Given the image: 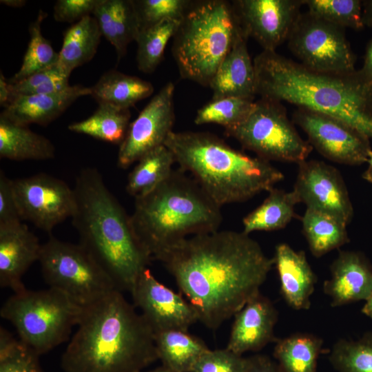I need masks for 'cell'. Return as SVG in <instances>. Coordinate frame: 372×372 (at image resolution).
Returning <instances> with one entry per match:
<instances>
[{
    "label": "cell",
    "mask_w": 372,
    "mask_h": 372,
    "mask_svg": "<svg viewBox=\"0 0 372 372\" xmlns=\"http://www.w3.org/2000/svg\"><path fill=\"white\" fill-rule=\"evenodd\" d=\"M154 260L172 275L198 321L211 330L260 293L273 266L249 234L229 230L186 238Z\"/></svg>",
    "instance_id": "cell-1"
},
{
    "label": "cell",
    "mask_w": 372,
    "mask_h": 372,
    "mask_svg": "<svg viewBox=\"0 0 372 372\" xmlns=\"http://www.w3.org/2000/svg\"><path fill=\"white\" fill-rule=\"evenodd\" d=\"M256 94L338 119L372 139V79L311 70L276 51L254 59Z\"/></svg>",
    "instance_id": "cell-2"
},
{
    "label": "cell",
    "mask_w": 372,
    "mask_h": 372,
    "mask_svg": "<svg viewBox=\"0 0 372 372\" xmlns=\"http://www.w3.org/2000/svg\"><path fill=\"white\" fill-rule=\"evenodd\" d=\"M77 327L63 372H142L158 359L154 331L119 290L83 307Z\"/></svg>",
    "instance_id": "cell-3"
},
{
    "label": "cell",
    "mask_w": 372,
    "mask_h": 372,
    "mask_svg": "<svg viewBox=\"0 0 372 372\" xmlns=\"http://www.w3.org/2000/svg\"><path fill=\"white\" fill-rule=\"evenodd\" d=\"M75 209L72 223L79 244L114 282L132 292L152 258L138 239L130 216L107 187L95 168L82 169L73 189Z\"/></svg>",
    "instance_id": "cell-4"
},
{
    "label": "cell",
    "mask_w": 372,
    "mask_h": 372,
    "mask_svg": "<svg viewBox=\"0 0 372 372\" xmlns=\"http://www.w3.org/2000/svg\"><path fill=\"white\" fill-rule=\"evenodd\" d=\"M164 145L220 207L269 192L285 178L270 161L245 154L208 132L173 131Z\"/></svg>",
    "instance_id": "cell-5"
},
{
    "label": "cell",
    "mask_w": 372,
    "mask_h": 372,
    "mask_svg": "<svg viewBox=\"0 0 372 372\" xmlns=\"http://www.w3.org/2000/svg\"><path fill=\"white\" fill-rule=\"evenodd\" d=\"M130 220L138 239L154 260L189 235L218 230L223 216L220 207L178 169L150 192L134 198Z\"/></svg>",
    "instance_id": "cell-6"
},
{
    "label": "cell",
    "mask_w": 372,
    "mask_h": 372,
    "mask_svg": "<svg viewBox=\"0 0 372 372\" xmlns=\"http://www.w3.org/2000/svg\"><path fill=\"white\" fill-rule=\"evenodd\" d=\"M240 30L231 3L192 1L174 36L172 53L180 76L209 86Z\"/></svg>",
    "instance_id": "cell-7"
},
{
    "label": "cell",
    "mask_w": 372,
    "mask_h": 372,
    "mask_svg": "<svg viewBox=\"0 0 372 372\" xmlns=\"http://www.w3.org/2000/svg\"><path fill=\"white\" fill-rule=\"evenodd\" d=\"M83 310L65 293L49 287L14 293L0 315L12 323L19 340L41 355L68 339Z\"/></svg>",
    "instance_id": "cell-8"
},
{
    "label": "cell",
    "mask_w": 372,
    "mask_h": 372,
    "mask_svg": "<svg viewBox=\"0 0 372 372\" xmlns=\"http://www.w3.org/2000/svg\"><path fill=\"white\" fill-rule=\"evenodd\" d=\"M39 262L49 287L61 291L81 307L118 290L110 277L80 244L50 236L41 245Z\"/></svg>",
    "instance_id": "cell-9"
},
{
    "label": "cell",
    "mask_w": 372,
    "mask_h": 372,
    "mask_svg": "<svg viewBox=\"0 0 372 372\" xmlns=\"http://www.w3.org/2000/svg\"><path fill=\"white\" fill-rule=\"evenodd\" d=\"M246 149L268 161L298 164L307 160L313 147L296 130L282 102L260 98L239 125L225 130Z\"/></svg>",
    "instance_id": "cell-10"
},
{
    "label": "cell",
    "mask_w": 372,
    "mask_h": 372,
    "mask_svg": "<svg viewBox=\"0 0 372 372\" xmlns=\"http://www.w3.org/2000/svg\"><path fill=\"white\" fill-rule=\"evenodd\" d=\"M287 41L299 63L311 70L347 73L356 70V58L346 37L345 28L308 11L300 13Z\"/></svg>",
    "instance_id": "cell-11"
},
{
    "label": "cell",
    "mask_w": 372,
    "mask_h": 372,
    "mask_svg": "<svg viewBox=\"0 0 372 372\" xmlns=\"http://www.w3.org/2000/svg\"><path fill=\"white\" fill-rule=\"evenodd\" d=\"M12 186L22 220L42 231L50 233L74 214V190L61 179L41 173L12 180Z\"/></svg>",
    "instance_id": "cell-12"
},
{
    "label": "cell",
    "mask_w": 372,
    "mask_h": 372,
    "mask_svg": "<svg viewBox=\"0 0 372 372\" xmlns=\"http://www.w3.org/2000/svg\"><path fill=\"white\" fill-rule=\"evenodd\" d=\"M293 122L305 132L312 147L332 162L360 165L372 152L369 138L331 116L297 107Z\"/></svg>",
    "instance_id": "cell-13"
},
{
    "label": "cell",
    "mask_w": 372,
    "mask_h": 372,
    "mask_svg": "<svg viewBox=\"0 0 372 372\" xmlns=\"http://www.w3.org/2000/svg\"><path fill=\"white\" fill-rule=\"evenodd\" d=\"M174 85L167 83L130 123L119 145L118 165L126 169L152 149L164 145L173 132Z\"/></svg>",
    "instance_id": "cell-14"
},
{
    "label": "cell",
    "mask_w": 372,
    "mask_h": 372,
    "mask_svg": "<svg viewBox=\"0 0 372 372\" xmlns=\"http://www.w3.org/2000/svg\"><path fill=\"white\" fill-rule=\"evenodd\" d=\"M293 191L307 208L336 216L347 225L353 216V207L340 172L331 165L318 160L298 164Z\"/></svg>",
    "instance_id": "cell-15"
},
{
    "label": "cell",
    "mask_w": 372,
    "mask_h": 372,
    "mask_svg": "<svg viewBox=\"0 0 372 372\" xmlns=\"http://www.w3.org/2000/svg\"><path fill=\"white\" fill-rule=\"evenodd\" d=\"M231 5L245 35L263 50L276 51L288 40L304 4L303 0H237Z\"/></svg>",
    "instance_id": "cell-16"
},
{
    "label": "cell",
    "mask_w": 372,
    "mask_h": 372,
    "mask_svg": "<svg viewBox=\"0 0 372 372\" xmlns=\"http://www.w3.org/2000/svg\"><path fill=\"white\" fill-rule=\"evenodd\" d=\"M130 293L134 306L140 309L154 333L187 331L198 321L196 310L183 294L161 283L148 268L141 273Z\"/></svg>",
    "instance_id": "cell-17"
},
{
    "label": "cell",
    "mask_w": 372,
    "mask_h": 372,
    "mask_svg": "<svg viewBox=\"0 0 372 372\" xmlns=\"http://www.w3.org/2000/svg\"><path fill=\"white\" fill-rule=\"evenodd\" d=\"M278 312L267 297L259 293L234 315L226 348L242 355L258 351L277 340L274 327Z\"/></svg>",
    "instance_id": "cell-18"
},
{
    "label": "cell",
    "mask_w": 372,
    "mask_h": 372,
    "mask_svg": "<svg viewBox=\"0 0 372 372\" xmlns=\"http://www.w3.org/2000/svg\"><path fill=\"white\" fill-rule=\"evenodd\" d=\"M330 278L323 283V291L337 307L366 300L372 293V267L358 251H340L330 266Z\"/></svg>",
    "instance_id": "cell-19"
},
{
    "label": "cell",
    "mask_w": 372,
    "mask_h": 372,
    "mask_svg": "<svg viewBox=\"0 0 372 372\" xmlns=\"http://www.w3.org/2000/svg\"><path fill=\"white\" fill-rule=\"evenodd\" d=\"M41 245L28 227L20 223L0 226V285L14 293L26 289L22 276L39 261Z\"/></svg>",
    "instance_id": "cell-20"
},
{
    "label": "cell",
    "mask_w": 372,
    "mask_h": 372,
    "mask_svg": "<svg viewBox=\"0 0 372 372\" xmlns=\"http://www.w3.org/2000/svg\"><path fill=\"white\" fill-rule=\"evenodd\" d=\"M90 94V87L76 85L55 93L15 96L4 107L0 117L23 126L32 123L46 125L78 98Z\"/></svg>",
    "instance_id": "cell-21"
},
{
    "label": "cell",
    "mask_w": 372,
    "mask_h": 372,
    "mask_svg": "<svg viewBox=\"0 0 372 372\" xmlns=\"http://www.w3.org/2000/svg\"><path fill=\"white\" fill-rule=\"evenodd\" d=\"M280 284V293L287 304L296 310H307L317 277L304 251H296L285 242L278 244L273 257Z\"/></svg>",
    "instance_id": "cell-22"
},
{
    "label": "cell",
    "mask_w": 372,
    "mask_h": 372,
    "mask_svg": "<svg viewBox=\"0 0 372 372\" xmlns=\"http://www.w3.org/2000/svg\"><path fill=\"white\" fill-rule=\"evenodd\" d=\"M247 39L240 28L232 48L209 86L213 92L212 99L224 97L254 99L255 70L247 45Z\"/></svg>",
    "instance_id": "cell-23"
},
{
    "label": "cell",
    "mask_w": 372,
    "mask_h": 372,
    "mask_svg": "<svg viewBox=\"0 0 372 372\" xmlns=\"http://www.w3.org/2000/svg\"><path fill=\"white\" fill-rule=\"evenodd\" d=\"M92 14L102 36L114 47L119 61L140 31L134 1L100 0Z\"/></svg>",
    "instance_id": "cell-24"
},
{
    "label": "cell",
    "mask_w": 372,
    "mask_h": 372,
    "mask_svg": "<svg viewBox=\"0 0 372 372\" xmlns=\"http://www.w3.org/2000/svg\"><path fill=\"white\" fill-rule=\"evenodd\" d=\"M102 34L96 19L86 16L63 33V44L56 65L66 76L90 61L95 55Z\"/></svg>",
    "instance_id": "cell-25"
},
{
    "label": "cell",
    "mask_w": 372,
    "mask_h": 372,
    "mask_svg": "<svg viewBox=\"0 0 372 372\" xmlns=\"http://www.w3.org/2000/svg\"><path fill=\"white\" fill-rule=\"evenodd\" d=\"M55 148L45 136L0 117V157L12 161L48 160Z\"/></svg>",
    "instance_id": "cell-26"
},
{
    "label": "cell",
    "mask_w": 372,
    "mask_h": 372,
    "mask_svg": "<svg viewBox=\"0 0 372 372\" xmlns=\"http://www.w3.org/2000/svg\"><path fill=\"white\" fill-rule=\"evenodd\" d=\"M158 359L175 372H192L199 358L209 349L200 338L187 331L170 330L154 333Z\"/></svg>",
    "instance_id": "cell-27"
},
{
    "label": "cell",
    "mask_w": 372,
    "mask_h": 372,
    "mask_svg": "<svg viewBox=\"0 0 372 372\" xmlns=\"http://www.w3.org/2000/svg\"><path fill=\"white\" fill-rule=\"evenodd\" d=\"M91 88V96L100 103L130 109L154 92L152 84L116 70L104 73Z\"/></svg>",
    "instance_id": "cell-28"
},
{
    "label": "cell",
    "mask_w": 372,
    "mask_h": 372,
    "mask_svg": "<svg viewBox=\"0 0 372 372\" xmlns=\"http://www.w3.org/2000/svg\"><path fill=\"white\" fill-rule=\"evenodd\" d=\"M302 231L311 254L320 258L349 242L347 225L331 214L307 208Z\"/></svg>",
    "instance_id": "cell-29"
},
{
    "label": "cell",
    "mask_w": 372,
    "mask_h": 372,
    "mask_svg": "<svg viewBox=\"0 0 372 372\" xmlns=\"http://www.w3.org/2000/svg\"><path fill=\"white\" fill-rule=\"evenodd\" d=\"M264 201L242 220L243 232L271 231L285 228L296 217L299 200L294 192L273 187Z\"/></svg>",
    "instance_id": "cell-30"
},
{
    "label": "cell",
    "mask_w": 372,
    "mask_h": 372,
    "mask_svg": "<svg viewBox=\"0 0 372 372\" xmlns=\"http://www.w3.org/2000/svg\"><path fill=\"white\" fill-rule=\"evenodd\" d=\"M323 340L307 333L277 339L273 355L284 372H317Z\"/></svg>",
    "instance_id": "cell-31"
},
{
    "label": "cell",
    "mask_w": 372,
    "mask_h": 372,
    "mask_svg": "<svg viewBox=\"0 0 372 372\" xmlns=\"http://www.w3.org/2000/svg\"><path fill=\"white\" fill-rule=\"evenodd\" d=\"M130 109L100 103L87 118L68 125L69 130L114 144H121L130 127Z\"/></svg>",
    "instance_id": "cell-32"
},
{
    "label": "cell",
    "mask_w": 372,
    "mask_h": 372,
    "mask_svg": "<svg viewBox=\"0 0 372 372\" xmlns=\"http://www.w3.org/2000/svg\"><path fill=\"white\" fill-rule=\"evenodd\" d=\"M174 163V155L166 146L152 149L137 161L129 174L126 192L134 198L150 192L168 178Z\"/></svg>",
    "instance_id": "cell-33"
},
{
    "label": "cell",
    "mask_w": 372,
    "mask_h": 372,
    "mask_svg": "<svg viewBox=\"0 0 372 372\" xmlns=\"http://www.w3.org/2000/svg\"><path fill=\"white\" fill-rule=\"evenodd\" d=\"M182 19H167L140 30L136 39V63L140 71L152 73L156 70L163 59L169 40L175 35Z\"/></svg>",
    "instance_id": "cell-34"
},
{
    "label": "cell",
    "mask_w": 372,
    "mask_h": 372,
    "mask_svg": "<svg viewBox=\"0 0 372 372\" xmlns=\"http://www.w3.org/2000/svg\"><path fill=\"white\" fill-rule=\"evenodd\" d=\"M48 14L40 10L36 19L30 24V41L21 68L8 82H19L29 76L45 70L57 63L59 52L54 51L50 42L41 32V24Z\"/></svg>",
    "instance_id": "cell-35"
},
{
    "label": "cell",
    "mask_w": 372,
    "mask_h": 372,
    "mask_svg": "<svg viewBox=\"0 0 372 372\" xmlns=\"http://www.w3.org/2000/svg\"><path fill=\"white\" fill-rule=\"evenodd\" d=\"M329 359L338 372H372V332L357 340H338Z\"/></svg>",
    "instance_id": "cell-36"
},
{
    "label": "cell",
    "mask_w": 372,
    "mask_h": 372,
    "mask_svg": "<svg viewBox=\"0 0 372 372\" xmlns=\"http://www.w3.org/2000/svg\"><path fill=\"white\" fill-rule=\"evenodd\" d=\"M254 99L240 97H224L212 99L200 108L194 123L196 125L216 123L225 130L241 123L254 107Z\"/></svg>",
    "instance_id": "cell-37"
},
{
    "label": "cell",
    "mask_w": 372,
    "mask_h": 372,
    "mask_svg": "<svg viewBox=\"0 0 372 372\" xmlns=\"http://www.w3.org/2000/svg\"><path fill=\"white\" fill-rule=\"evenodd\" d=\"M360 0H303L311 14L333 24L354 30L364 28Z\"/></svg>",
    "instance_id": "cell-38"
},
{
    "label": "cell",
    "mask_w": 372,
    "mask_h": 372,
    "mask_svg": "<svg viewBox=\"0 0 372 372\" xmlns=\"http://www.w3.org/2000/svg\"><path fill=\"white\" fill-rule=\"evenodd\" d=\"M39 357L33 349L1 327L0 372H43Z\"/></svg>",
    "instance_id": "cell-39"
},
{
    "label": "cell",
    "mask_w": 372,
    "mask_h": 372,
    "mask_svg": "<svg viewBox=\"0 0 372 372\" xmlns=\"http://www.w3.org/2000/svg\"><path fill=\"white\" fill-rule=\"evenodd\" d=\"M69 86V76L60 70L56 63L19 82L9 83L11 98L18 95L55 93Z\"/></svg>",
    "instance_id": "cell-40"
},
{
    "label": "cell",
    "mask_w": 372,
    "mask_h": 372,
    "mask_svg": "<svg viewBox=\"0 0 372 372\" xmlns=\"http://www.w3.org/2000/svg\"><path fill=\"white\" fill-rule=\"evenodd\" d=\"M187 0L134 1L140 30L167 19H182L191 3Z\"/></svg>",
    "instance_id": "cell-41"
},
{
    "label": "cell",
    "mask_w": 372,
    "mask_h": 372,
    "mask_svg": "<svg viewBox=\"0 0 372 372\" xmlns=\"http://www.w3.org/2000/svg\"><path fill=\"white\" fill-rule=\"evenodd\" d=\"M247 357L227 348L205 352L195 364L192 372H245Z\"/></svg>",
    "instance_id": "cell-42"
},
{
    "label": "cell",
    "mask_w": 372,
    "mask_h": 372,
    "mask_svg": "<svg viewBox=\"0 0 372 372\" xmlns=\"http://www.w3.org/2000/svg\"><path fill=\"white\" fill-rule=\"evenodd\" d=\"M22 223L14 195L12 180L0 171V226Z\"/></svg>",
    "instance_id": "cell-43"
},
{
    "label": "cell",
    "mask_w": 372,
    "mask_h": 372,
    "mask_svg": "<svg viewBox=\"0 0 372 372\" xmlns=\"http://www.w3.org/2000/svg\"><path fill=\"white\" fill-rule=\"evenodd\" d=\"M100 0H58L54 6V18L59 22L79 21L92 14Z\"/></svg>",
    "instance_id": "cell-44"
},
{
    "label": "cell",
    "mask_w": 372,
    "mask_h": 372,
    "mask_svg": "<svg viewBox=\"0 0 372 372\" xmlns=\"http://www.w3.org/2000/svg\"><path fill=\"white\" fill-rule=\"evenodd\" d=\"M245 372H284L276 361L265 355L247 357Z\"/></svg>",
    "instance_id": "cell-45"
},
{
    "label": "cell",
    "mask_w": 372,
    "mask_h": 372,
    "mask_svg": "<svg viewBox=\"0 0 372 372\" xmlns=\"http://www.w3.org/2000/svg\"><path fill=\"white\" fill-rule=\"evenodd\" d=\"M360 70L366 77L372 79V39L366 45L363 65Z\"/></svg>",
    "instance_id": "cell-46"
},
{
    "label": "cell",
    "mask_w": 372,
    "mask_h": 372,
    "mask_svg": "<svg viewBox=\"0 0 372 372\" xmlns=\"http://www.w3.org/2000/svg\"><path fill=\"white\" fill-rule=\"evenodd\" d=\"M11 98V92L8 80L2 72L0 74V104L6 107Z\"/></svg>",
    "instance_id": "cell-47"
},
{
    "label": "cell",
    "mask_w": 372,
    "mask_h": 372,
    "mask_svg": "<svg viewBox=\"0 0 372 372\" xmlns=\"http://www.w3.org/2000/svg\"><path fill=\"white\" fill-rule=\"evenodd\" d=\"M362 17L364 26L372 28V0L362 1Z\"/></svg>",
    "instance_id": "cell-48"
},
{
    "label": "cell",
    "mask_w": 372,
    "mask_h": 372,
    "mask_svg": "<svg viewBox=\"0 0 372 372\" xmlns=\"http://www.w3.org/2000/svg\"><path fill=\"white\" fill-rule=\"evenodd\" d=\"M366 163H368V167L363 172L362 178L365 180L372 183V152L370 154V156Z\"/></svg>",
    "instance_id": "cell-49"
},
{
    "label": "cell",
    "mask_w": 372,
    "mask_h": 372,
    "mask_svg": "<svg viewBox=\"0 0 372 372\" xmlns=\"http://www.w3.org/2000/svg\"><path fill=\"white\" fill-rule=\"evenodd\" d=\"M362 312L366 316L372 318V293L366 300V302L362 309Z\"/></svg>",
    "instance_id": "cell-50"
},
{
    "label": "cell",
    "mask_w": 372,
    "mask_h": 372,
    "mask_svg": "<svg viewBox=\"0 0 372 372\" xmlns=\"http://www.w3.org/2000/svg\"><path fill=\"white\" fill-rule=\"evenodd\" d=\"M0 2L12 8H21L26 3V1L24 0H1Z\"/></svg>",
    "instance_id": "cell-51"
},
{
    "label": "cell",
    "mask_w": 372,
    "mask_h": 372,
    "mask_svg": "<svg viewBox=\"0 0 372 372\" xmlns=\"http://www.w3.org/2000/svg\"><path fill=\"white\" fill-rule=\"evenodd\" d=\"M149 372H175V371L162 366L161 367H159L158 369H156Z\"/></svg>",
    "instance_id": "cell-52"
}]
</instances>
